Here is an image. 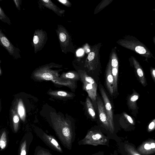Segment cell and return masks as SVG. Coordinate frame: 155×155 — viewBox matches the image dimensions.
Returning a JSON list of instances; mask_svg holds the SVG:
<instances>
[{
    "mask_svg": "<svg viewBox=\"0 0 155 155\" xmlns=\"http://www.w3.org/2000/svg\"><path fill=\"white\" fill-rule=\"evenodd\" d=\"M48 94L51 96L61 99L71 98L74 96L72 93L62 91H51Z\"/></svg>",
    "mask_w": 155,
    "mask_h": 155,
    "instance_id": "4fadbf2b",
    "label": "cell"
},
{
    "mask_svg": "<svg viewBox=\"0 0 155 155\" xmlns=\"http://www.w3.org/2000/svg\"><path fill=\"white\" fill-rule=\"evenodd\" d=\"M51 126L62 145L71 150L76 135L71 121L68 119L58 116L51 120Z\"/></svg>",
    "mask_w": 155,
    "mask_h": 155,
    "instance_id": "6da1fadb",
    "label": "cell"
},
{
    "mask_svg": "<svg viewBox=\"0 0 155 155\" xmlns=\"http://www.w3.org/2000/svg\"><path fill=\"white\" fill-rule=\"evenodd\" d=\"M139 95L135 91H134L133 94L129 97L127 103L129 107L131 109L134 110L137 107L136 102L138 99Z\"/></svg>",
    "mask_w": 155,
    "mask_h": 155,
    "instance_id": "2e32d148",
    "label": "cell"
},
{
    "mask_svg": "<svg viewBox=\"0 0 155 155\" xmlns=\"http://www.w3.org/2000/svg\"><path fill=\"white\" fill-rule=\"evenodd\" d=\"M26 152L25 150H21V155H26Z\"/></svg>",
    "mask_w": 155,
    "mask_h": 155,
    "instance_id": "836d02e7",
    "label": "cell"
},
{
    "mask_svg": "<svg viewBox=\"0 0 155 155\" xmlns=\"http://www.w3.org/2000/svg\"><path fill=\"white\" fill-rule=\"evenodd\" d=\"M87 51L89 52L90 51V50L89 49H87Z\"/></svg>",
    "mask_w": 155,
    "mask_h": 155,
    "instance_id": "e575fe53",
    "label": "cell"
},
{
    "mask_svg": "<svg viewBox=\"0 0 155 155\" xmlns=\"http://www.w3.org/2000/svg\"><path fill=\"white\" fill-rule=\"evenodd\" d=\"M114 79L112 70L109 68L106 74V84L107 88L111 95L114 93Z\"/></svg>",
    "mask_w": 155,
    "mask_h": 155,
    "instance_id": "5bb4252c",
    "label": "cell"
},
{
    "mask_svg": "<svg viewBox=\"0 0 155 155\" xmlns=\"http://www.w3.org/2000/svg\"><path fill=\"white\" fill-rule=\"evenodd\" d=\"M125 151L128 155H141L133 146L126 144L124 146Z\"/></svg>",
    "mask_w": 155,
    "mask_h": 155,
    "instance_id": "ac0fdd59",
    "label": "cell"
},
{
    "mask_svg": "<svg viewBox=\"0 0 155 155\" xmlns=\"http://www.w3.org/2000/svg\"><path fill=\"white\" fill-rule=\"evenodd\" d=\"M16 8L19 10H20V5L21 3V0H13Z\"/></svg>",
    "mask_w": 155,
    "mask_h": 155,
    "instance_id": "4316f807",
    "label": "cell"
},
{
    "mask_svg": "<svg viewBox=\"0 0 155 155\" xmlns=\"http://www.w3.org/2000/svg\"><path fill=\"white\" fill-rule=\"evenodd\" d=\"M37 134L39 137L49 148L58 152L63 153L61 147L53 136L48 134L42 130H39Z\"/></svg>",
    "mask_w": 155,
    "mask_h": 155,
    "instance_id": "52a82bcc",
    "label": "cell"
},
{
    "mask_svg": "<svg viewBox=\"0 0 155 155\" xmlns=\"http://www.w3.org/2000/svg\"><path fill=\"white\" fill-rule=\"evenodd\" d=\"M0 45L15 58L17 59L21 58L20 49L11 43L1 29H0Z\"/></svg>",
    "mask_w": 155,
    "mask_h": 155,
    "instance_id": "8992f818",
    "label": "cell"
},
{
    "mask_svg": "<svg viewBox=\"0 0 155 155\" xmlns=\"http://www.w3.org/2000/svg\"><path fill=\"white\" fill-rule=\"evenodd\" d=\"M39 1L42 6L52 10L59 16H62L65 12L64 10L61 9L50 0H40Z\"/></svg>",
    "mask_w": 155,
    "mask_h": 155,
    "instance_id": "7c38bea8",
    "label": "cell"
},
{
    "mask_svg": "<svg viewBox=\"0 0 155 155\" xmlns=\"http://www.w3.org/2000/svg\"><path fill=\"white\" fill-rule=\"evenodd\" d=\"M107 138L102 133L96 130H90L87 133L85 137L79 141L78 144L91 145L96 146L105 145L107 142Z\"/></svg>",
    "mask_w": 155,
    "mask_h": 155,
    "instance_id": "277c9868",
    "label": "cell"
},
{
    "mask_svg": "<svg viewBox=\"0 0 155 155\" xmlns=\"http://www.w3.org/2000/svg\"><path fill=\"white\" fill-rule=\"evenodd\" d=\"M97 105L100 120L104 127L110 132V126L105 107L101 99L98 97H97Z\"/></svg>",
    "mask_w": 155,
    "mask_h": 155,
    "instance_id": "8fae6325",
    "label": "cell"
},
{
    "mask_svg": "<svg viewBox=\"0 0 155 155\" xmlns=\"http://www.w3.org/2000/svg\"><path fill=\"white\" fill-rule=\"evenodd\" d=\"M35 155H53L49 150L40 146L36 148Z\"/></svg>",
    "mask_w": 155,
    "mask_h": 155,
    "instance_id": "d6986e66",
    "label": "cell"
},
{
    "mask_svg": "<svg viewBox=\"0 0 155 155\" xmlns=\"http://www.w3.org/2000/svg\"><path fill=\"white\" fill-rule=\"evenodd\" d=\"M0 20L2 22L8 25L11 24L10 18L5 14L2 8L0 6Z\"/></svg>",
    "mask_w": 155,
    "mask_h": 155,
    "instance_id": "44dd1931",
    "label": "cell"
},
{
    "mask_svg": "<svg viewBox=\"0 0 155 155\" xmlns=\"http://www.w3.org/2000/svg\"><path fill=\"white\" fill-rule=\"evenodd\" d=\"M135 50L136 52L140 54H144L146 52L145 49L143 47L140 46H137Z\"/></svg>",
    "mask_w": 155,
    "mask_h": 155,
    "instance_id": "7402d4cb",
    "label": "cell"
},
{
    "mask_svg": "<svg viewBox=\"0 0 155 155\" xmlns=\"http://www.w3.org/2000/svg\"><path fill=\"white\" fill-rule=\"evenodd\" d=\"M112 73L114 79V92L116 91L117 90V82L118 78V69L117 68H112Z\"/></svg>",
    "mask_w": 155,
    "mask_h": 155,
    "instance_id": "ffe728a7",
    "label": "cell"
},
{
    "mask_svg": "<svg viewBox=\"0 0 155 155\" xmlns=\"http://www.w3.org/2000/svg\"><path fill=\"white\" fill-rule=\"evenodd\" d=\"M100 89L104 102L105 108L110 126V132L113 133L114 131V126L111 105L107 95L103 88L100 87Z\"/></svg>",
    "mask_w": 155,
    "mask_h": 155,
    "instance_id": "9c48e42d",
    "label": "cell"
},
{
    "mask_svg": "<svg viewBox=\"0 0 155 155\" xmlns=\"http://www.w3.org/2000/svg\"><path fill=\"white\" fill-rule=\"evenodd\" d=\"M58 1L67 7H70L71 6V4L70 1L68 0H58Z\"/></svg>",
    "mask_w": 155,
    "mask_h": 155,
    "instance_id": "cb8c5ba5",
    "label": "cell"
},
{
    "mask_svg": "<svg viewBox=\"0 0 155 155\" xmlns=\"http://www.w3.org/2000/svg\"><path fill=\"white\" fill-rule=\"evenodd\" d=\"M141 154L148 155L155 152V141L150 139L143 142L137 148V150Z\"/></svg>",
    "mask_w": 155,
    "mask_h": 155,
    "instance_id": "30bf717a",
    "label": "cell"
},
{
    "mask_svg": "<svg viewBox=\"0 0 155 155\" xmlns=\"http://www.w3.org/2000/svg\"><path fill=\"white\" fill-rule=\"evenodd\" d=\"M56 32L62 51L65 54L68 52L73 53L75 48L71 37L65 28L62 25H58Z\"/></svg>",
    "mask_w": 155,
    "mask_h": 155,
    "instance_id": "3957f363",
    "label": "cell"
},
{
    "mask_svg": "<svg viewBox=\"0 0 155 155\" xmlns=\"http://www.w3.org/2000/svg\"><path fill=\"white\" fill-rule=\"evenodd\" d=\"M62 79L75 81L80 79L79 74L75 71H70L63 73L60 77Z\"/></svg>",
    "mask_w": 155,
    "mask_h": 155,
    "instance_id": "9a60e30c",
    "label": "cell"
},
{
    "mask_svg": "<svg viewBox=\"0 0 155 155\" xmlns=\"http://www.w3.org/2000/svg\"><path fill=\"white\" fill-rule=\"evenodd\" d=\"M117 61L115 59H113L112 60L111 65L113 68H117L118 65Z\"/></svg>",
    "mask_w": 155,
    "mask_h": 155,
    "instance_id": "f1b7e54d",
    "label": "cell"
},
{
    "mask_svg": "<svg viewBox=\"0 0 155 155\" xmlns=\"http://www.w3.org/2000/svg\"><path fill=\"white\" fill-rule=\"evenodd\" d=\"M95 56V53L93 52H90L88 56L87 59L88 61H91L93 60Z\"/></svg>",
    "mask_w": 155,
    "mask_h": 155,
    "instance_id": "83f0119b",
    "label": "cell"
},
{
    "mask_svg": "<svg viewBox=\"0 0 155 155\" xmlns=\"http://www.w3.org/2000/svg\"><path fill=\"white\" fill-rule=\"evenodd\" d=\"M47 38V34L42 29H37L35 31L33 39V45L35 53L42 49Z\"/></svg>",
    "mask_w": 155,
    "mask_h": 155,
    "instance_id": "ba28073f",
    "label": "cell"
},
{
    "mask_svg": "<svg viewBox=\"0 0 155 155\" xmlns=\"http://www.w3.org/2000/svg\"><path fill=\"white\" fill-rule=\"evenodd\" d=\"M18 112L21 117L23 116L25 113L24 109L23 107L21 105L18 106Z\"/></svg>",
    "mask_w": 155,
    "mask_h": 155,
    "instance_id": "484cf974",
    "label": "cell"
},
{
    "mask_svg": "<svg viewBox=\"0 0 155 155\" xmlns=\"http://www.w3.org/2000/svg\"><path fill=\"white\" fill-rule=\"evenodd\" d=\"M151 76L153 81H155V70L154 69H152L151 72Z\"/></svg>",
    "mask_w": 155,
    "mask_h": 155,
    "instance_id": "d6a6232c",
    "label": "cell"
},
{
    "mask_svg": "<svg viewBox=\"0 0 155 155\" xmlns=\"http://www.w3.org/2000/svg\"><path fill=\"white\" fill-rule=\"evenodd\" d=\"M0 147L2 149H4L5 147V143L4 141L2 140L0 141Z\"/></svg>",
    "mask_w": 155,
    "mask_h": 155,
    "instance_id": "4dcf8cb0",
    "label": "cell"
},
{
    "mask_svg": "<svg viewBox=\"0 0 155 155\" xmlns=\"http://www.w3.org/2000/svg\"><path fill=\"white\" fill-rule=\"evenodd\" d=\"M19 117L17 115L14 116L13 118V121L15 123H17L19 121Z\"/></svg>",
    "mask_w": 155,
    "mask_h": 155,
    "instance_id": "f546056e",
    "label": "cell"
},
{
    "mask_svg": "<svg viewBox=\"0 0 155 155\" xmlns=\"http://www.w3.org/2000/svg\"><path fill=\"white\" fill-rule=\"evenodd\" d=\"M78 73L83 84L84 90L87 92L92 100L95 101L97 96V84L93 79L88 76L85 71L79 70Z\"/></svg>",
    "mask_w": 155,
    "mask_h": 155,
    "instance_id": "5b68a950",
    "label": "cell"
},
{
    "mask_svg": "<svg viewBox=\"0 0 155 155\" xmlns=\"http://www.w3.org/2000/svg\"><path fill=\"white\" fill-rule=\"evenodd\" d=\"M86 106L89 115L93 119L95 117V113L93 107V104L90 99L87 97L86 100Z\"/></svg>",
    "mask_w": 155,
    "mask_h": 155,
    "instance_id": "e0dca14e",
    "label": "cell"
},
{
    "mask_svg": "<svg viewBox=\"0 0 155 155\" xmlns=\"http://www.w3.org/2000/svg\"><path fill=\"white\" fill-rule=\"evenodd\" d=\"M84 53V51L83 49H80L78 50L77 52V56H81Z\"/></svg>",
    "mask_w": 155,
    "mask_h": 155,
    "instance_id": "1f68e13d",
    "label": "cell"
},
{
    "mask_svg": "<svg viewBox=\"0 0 155 155\" xmlns=\"http://www.w3.org/2000/svg\"><path fill=\"white\" fill-rule=\"evenodd\" d=\"M155 128V119H154L149 124L148 128V131L151 132Z\"/></svg>",
    "mask_w": 155,
    "mask_h": 155,
    "instance_id": "603a6c76",
    "label": "cell"
},
{
    "mask_svg": "<svg viewBox=\"0 0 155 155\" xmlns=\"http://www.w3.org/2000/svg\"><path fill=\"white\" fill-rule=\"evenodd\" d=\"M54 65V64H49L40 67L34 73V77L39 81H51L56 84L67 86L71 89L75 88L76 86L75 82L61 78L58 71L51 69Z\"/></svg>",
    "mask_w": 155,
    "mask_h": 155,
    "instance_id": "7a4b0ae2",
    "label": "cell"
},
{
    "mask_svg": "<svg viewBox=\"0 0 155 155\" xmlns=\"http://www.w3.org/2000/svg\"><path fill=\"white\" fill-rule=\"evenodd\" d=\"M123 114L125 118L129 123L133 125L134 124V122L133 119L130 116L125 113H124Z\"/></svg>",
    "mask_w": 155,
    "mask_h": 155,
    "instance_id": "d4e9b609",
    "label": "cell"
}]
</instances>
